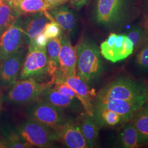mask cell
Wrapping results in <instances>:
<instances>
[{
	"label": "cell",
	"mask_w": 148,
	"mask_h": 148,
	"mask_svg": "<svg viewBox=\"0 0 148 148\" xmlns=\"http://www.w3.org/2000/svg\"><path fill=\"white\" fill-rule=\"evenodd\" d=\"M77 55L76 47L71 42L68 35L62 36L59 56V71L63 77L76 75Z\"/></svg>",
	"instance_id": "13"
},
{
	"label": "cell",
	"mask_w": 148,
	"mask_h": 148,
	"mask_svg": "<svg viewBox=\"0 0 148 148\" xmlns=\"http://www.w3.org/2000/svg\"><path fill=\"white\" fill-rule=\"evenodd\" d=\"M117 143L121 148H136L140 147L137 131L131 121L127 122L119 134Z\"/></svg>",
	"instance_id": "24"
},
{
	"label": "cell",
	"mask_w": 148,
	"mask_h": 148,
	"mask_svg": "<svg viewBox=\"0 0 148 148\" xmlns=\"http://www.w3.org/2000/svg\"><path fill=\"white\" fill-rule=\"evenodd\" d=\"M0 148H8L5 138L0 137Z\"/></svg>",
	"instance_id": "33"
},
{
	"label": "cell",
	"mask_w": 148,
	"mask_h": 148,
	"mask_svg": "<svg viewBox=\"0 0 148 148\" xmlns=\"http://www.w3.org/2000/svg\"><path fill=\"white\" fill-rule=\"evenodd\" d=\"M93 118L100 127H112L124 122L120 115L114 111L98 106L93 107Z\"/></svg>",
	"instance_id": "20"
},
{
	"label": "cell",
	"mask_w": 148,
	"mask_h": 148,
	"mask_svg": "<svg viewBox=\"0 0 148 148\" xmlns=\"http://www.w3.org/2000/svg\"><path fill=\"white\" fill-rule=\"evenodd\" d=\"M59 141L69 148H88L79 126L71 119L54 130Z\"/></svg>",
	"instance_id": "12"
},
{
	"label": "cell",
	"mask_w": 148,
	"mask_h": 148,
	"mask_svg": "<svg viewBox=\"0 0 148 148\" xmlns=\"http://www.w3.org/2000/svg\"><path fill=\"white\" fill-rule=\"evenodd\" d=\"M132 7L131 0H97L95 21L109 28L118 27L128 19Z\"/></svg>",
	"instance_id": "3"
},
{
	"label": "cell",
	"mask_w": 148,
	"mask_h": 148,
	"mask_svg": "<svg viewBox=\"0 0 148 148\" xmlns=\"http://www.w3.org/2000/svg\"><path fill=\"white\" fill-rule=\"evenodd\" d=\"M20 16L18 11L8 1L0 2V36Z\"/></svg>",
	"instance_id": "23"
},
{
	"label": "cell",
	"mask_w": 148,
	"mask_h": 148,
	"mask_svg": "<svg viewBox=\"0 0 148 148\" xmlns=\"http://www.w3.org/2000/svg\"><path fill=\"white\" fill-rule=\"evenodd\" d=\"M136 64L140 70L148 71V42L138 54Z\"/></svg>",
	"instance_id": "28"
},
{
	"label": "cell",
	"mask_w": 148,
	"mask_h": 148,
	"mask_svg": "<svg viewBox=\"0 0 148 148\" xmlns=\"http://www.w3.org/2000/svg\"><path fill=\"white\" fill-rule=\"evenodd\" d=\"M145 102V101H129L115 99L94 102L93 107H101L114 111L122 117L124 122H127L131 120L136 112Z\"/></svg>",
	"instance_id": "14"
},
{
	"label": "cell",
	"mask_w": 148,
	"mask_h": 148,
	"mask_svg": "<svg viewBox=\"0 0 148 148\" xmlns=\"http://www.w3.org/2000/svg\"><path fill=\"white\" fill-rule=\"evenodd\" d=\"M48 40H49L42 32L37 35L35 38L34 42L35 43L36 46L40 47L46 48Z\"/></svg>",
	"instance_id": "30"
},
{
	"label": "cell",
	"mask_w": 148,
	"mask_h": 148,
	"mask_svg": "<svg viewBox=\"0 0 148 148\" xmlns=\"http://www.w3.org/2000/svg\"><path fill=\"white\" fill-rule=\"evenodd\" d=\"M145 14L148 21V0H145Z\"/></svg>",
	"instance_id": "34"
},
{
	"label": "cell",
	"mask_w": 148,
	"mask_h": 148,
	"mask_svg": "<svg viewBox=\"0 0 148 148\" xmlns=\"http://www.w3.org/2000/svg\"><path fill=\"white\" fill-rule=\"evenodd\" d=\"M53 86V88L58 90L59 92L69 95L71 97L78 99V97L76 92L69 86L63 82L60 81H55V83Z\"/></svg>",
	"instance_id": "29"
},
{
	"label": "cell",
	"mask_w": 148,
	"mask_h": 148,
	"mask_svg": "<svg viewBox=\"0 0 148 148\" xmlns=\"http://www.w3.org/2000/svg\"><path fill=\"white\" fill-rule=\"evenodd\" d=\"M40 97H41L43 101H47L63 110H67L73 112H79L83 107L77 98L63 94L52 87L45 90Z\"/></svg>",
	"instance_id": "16"
},
{
	"label": "cell",
	"mask_w": 148,
	"mask_h": 148,
	"mask_svg": "<svg viewBox=\"0 0 148 148\" xmlns=\"http://www.w3.org/2000/svg\"><path fill=\"white\" fill-rule=\"evenodd\" d=\"M132 42L134 48L137 47L141 42L144 36V32L141 27L133 26L131 27L125 34Z\"/></svg>",
	"instance_id": "27"
},
{
	"label": "cell",
	"mask_w": 148,
	"mask_h": 148,
	"mask_svg": "<svg viewBox=\"0 0 148 148\" xmlns=\"http://www.w3.org/2000/svg\"><path fill=\"white\" fill-rule=\"evenodd\" d=\"M55 81H62L74 90L83 106L85 112L90 116H93V101L97 95L95 90L90 88V85L77 75L63 77L58 72L56 75Z\"/></svg>",
	"instance_id": "11"
},
{
	"label": "cell",
	"mask_w": 148,
	"mask_h": 148,
	"mask_svg": "<svg viewBox=\"0 0 148 148\" xmlns=\"http://www.w3.org/2000/svg\"><path fill=\"white\" fill-rule=\"evenodd\" d=\"M27 53L25 46L16 52L0 63V86L11 87L17 79Z\"/></svg>",
	"instance_id": "10"
},
{
	"label": "cell",
	"mask_w": 148,
	"mask_h": 148,
	"mask_svg": "<svg viewBox=\"0 0 148 148\" xmlns=\"http://www.w3.org/2000/svg\"><path fill=\"white\" fill-rule=\"evenodd\" d=\"M62 36L49 40L46 46L48 59V73L50 77L55 76L59 71V56Z\"/></svg>",
	"instance_id": "21"
},
{
	"label": "cell",
	"mask_w": 148,
	"mask_h": 148,
	"mask_svg": "<svg viewBox=\"0 0 148 148\" xmlns=\"http://www.w3.org/2000/svg\"><path fill=\"white\" fill-rule=\"evenodd\" d=\"M16 1H17V0H16ZM19 1H21V0H19Z\"/></svg>",
	"instance_id": "38"
},
{
	"label": "cell",
	"mask_w": 148,
	"mask_h": 148,
	"mask_svg": "<svg viewBox=\"0 0 148 148\" xmlns=\"http://www.w3.org/2000/svg\"><path fill=\"white\" fill-rule=\"evenodd\" d=\"M49 76L46 48L40 47L34 41L28 45L18 79H34L39 82Z\"/></svg>",
	"instance_id": "6"
},
{
	"label": "cell",
	"mask_w": 148,
	"mask_h": 148,
	"mask_svg": "<svg viewBox=\"0 0 148 148\" xmlns=\"http://www.w3.org/2000/svg\"><path fill=\"white\" fill-rule=\"evenodd\" d=\"M71 3L77 8H80L86 5L89 0H69Z\"/></svg>",
	"instance_id": "32"
},
{
	"label": "cell",
	"mask_w": 148,
	"mask_h": 148,
	"mask_svg": "<svg viewBox=\"0 0 148 148\" xmlns=\"http://www.w3.org/2000/svg\"><path fill=\"white\" fill-rule=\"evenodd\" d=\"M2 98L0 95V115H1V110H2Z\"/></svg>",
	"instance_id": "36"
},
{
	"label": "cell",
	"mask_w": 148,
	"mask_h": 148,
	"mask_svg": "<svg viewBox=\"0 0 148 148\" xmlns=\"http://www.w3.org/2000/svg\"><path fill=\"white\" fill-rule=\"evenodd\" d=\"M131 121L137 131L139 146L148 144V103L138 110Z\"/></svg>",
	"instance_id": "19"
},
{
	"label": "cell",
	"mask_w": 148,
	"mask_h": 148,
	"mask_svg": "<svg viewBox=\"0 0 148 148\" xmlns=\"http://www.w3.org/2000/svg\"><path fill=\"white\" fill-rule=\"evenodd\" d=\"M68 1L69 0H45L49 8V10L63 4Z\"/></svg>",
	"instance_id": "31"
},
{
	"label": "cell",
	"mask_w": 148,
	"mask_h": 148,
	"mask_svg": "<svg viewBox=\"0 0 148 148\" xmlns=\"http://www.w3.org/2000/svg\"><path fill=\"white\" fill-rule=\"evenodd\" d=\"M27 113L30 119L53 130L71 119L62 109L42 99L32 104L27 109Z\"/></svg>",
	"instance_id": "7"
},
{
	"label": "cell",
	"mask_w": 148,
	"mask_h": 148,
	"mask_svg": "<svg viewBox=\"0 0 148 148\" xmlns=\"http://www.w3.org/2000/svg\"><path fill=\"white\" fill-rule=\"evenodd\" d=\"M62 29L55 21H50L45 27L43 32L48 40L57 38L62 36Z\"/></svg>",
	"instance_id": "26"
},
{
	"label": "cell",
	"mask_w": 148,
	"mask_h": 148,
	"mask_svg": "<svg viewBox=\"0 0 148 148\" xmlns=\"http://www.w3.org/2000/svg\"><path fill=\"white\" fill-rule=\"evenodd\" d=\"M52 21L54 20L48 11L30 15L24 21L22 19V28L27 45L32 42L37 35L43 32L47 23Z\"/></svg>",
	"instance_id": "15"
},
{
	"label": "cell",
	"mask_w": 148,
	"mask_h": 148,
	"mask_svg": "<svg viewBox=\"0 0 148 148\" xmlns=\"http://www.w3.org/2000/svg\"><path fill=\"white\" fill-rule=\"evenodd\" d=\"M145 93V85L131 77L122 76L103 87L97 93L93 103L115 99L146 101Z\"/></svg>",
	"instance_id": "2"
},
{
	"label": "cell",
	"mask_w": 148,
	"mask_h": 148,
	"mask_svg": "<svg viewBox=\"0 0 148 148\" xmlns=\"http://www.w3.org/2000/svg\"><path fill=\"white\" fill-rule=\"evenodd\" d=\"M134 47L131 40L125 34L111 33L101 43V55L112 63L127 58L133 52Z\"/></svg>",
	"instance_id": "8"
},
{
	"label": "cell",
	"mask_w": 148,
	"mask_h": 148,
	"mask_svg": "<svg viewBox=\"0 0 148 148\" xmlns=\"http://www.w3.org/2000/svg\"><path fill=\"white\" fill-rule=\"evenodd\" d=\"M11 4L15 7L21 16H30L49 10L45 0H17Z\"/></svg>",
	"instance_id": "22"
},
{
	"label": "cell",
	"mask_w": 148,
	"mask_h": 148,
	"mask_svg": "<svg viewBox=\"0 0 148 148\" xmlns=\"http://www.w3.org/2000/svg\"><path fill=\"white\" fill-rule=\"evenodd\" d=\"M76 49V75L88 85L99 79L104 71L100 49L95 42L82 37L75 46Z\"/></svg>",
	"instance_id": "1"
},
{
	"label": "cell",
	"mask_w": 148,
	"mask_h": 148,
	"mask_svg": "<svg viewBox=\"0 0 148 148\" xmlns=\"http://www.w3.org/2000/svg\"><path fill=\"white\" fill-rule=\"evenodd\" d=\"M25 35L21 16L0 36V63L20 48L24 46Z\"/></svg>",
	"instance_id": "9"
},
{
	"label": "cell",
	"mask_w": 148,
	"mask_h": 148,
	"mask_svg": "<svg viewBox=\"0 0 148 148\" xmlns=\"http://www.w3.org/2000/svg\"><path fill=\"white\" fill-rule=\"evenodd\" d=\"M56 75L48 82H39L34 79H18L6 94L5 100L12 104H25L36 101L43 92L53 87Z\"/></svg>",
	"instance_id": "4"
},
{
	"label": "cell",
	"mask_w": 148,
	"mask_h": 148,
	"mask_svg": "<svg viewBox=\"0 0 148 148\" xmlns=\"http://www.w3.org/2000/svg\"><path fill=\"white\" fill-rule=\"evenodd\" d=\"M49 13L66 34L74 33L76 27V18L66 5L56 7L49 10Z\"/></svg>",
	"instance_id": "17"
},
{
	"label": "cell",
	"mask_w": 148,
	"mask_h": 148,
	"mask_svg": "<svg viewBox=\"0 0 148 148\" xmlns=\"http://www.w3.org/2000/svg\"><path fill=\"white\" fill-rule=\"evenodd\" d=\"M77 123L88 148H95L98 145L99 127L93 117L85 113L79 117Z\"/></svg>",
	"instance_id": "18"
},
{
	"label": "cell",
	"mask_w": 148,
	"mask_h": 148,
	"mask_svg": "<svg viewBox=\"0 0 148 148\" xmlns=\"http://www.w3.org/2000/svg\"><path fill=\"white\" fill-rule=\"evenodd\" d=\"M8 148H30L32 145L25 142L16 130L9 129L4 132Z\"/></svg>",
	"instance_id": "25"
},
{
	"label": "cell",
	"mask_w": 148,
	"mask_h": 148,
	"mask_svg": "<svg viewBox=\"0 0 148 148\" xmlns=\"http://www.w3.org/2000/svg\"><path fill=\"white\" fill-rule=\"evenodd\" d=\"M6 1H8L10 3H12V2H14V1H16V0H6Z\"/></svg>",
	"instance_id": "37"
},
{
	"label": "cell",
	"mask_w": 148,
	"mask_h": 148,
	"mask_svg": "<svg viewBox=\"0 0 148 148\" xmlns=\"http://www.w3.org/2000/svg\"><path fill=\"white\" fill-rule=\"evenodd\" d=\"M16 129L32 147L51 148L54 142L59 141L58 135L53 128L30 118L21 122Z\"/></svg>",
	"instance_id": "5"
},
{
	"label": "cell",
	"mask_w": 148,
	"mask_h": 148,
	"mask_svg": "<svg viewBox=\"0 0 148 148\" xmlns=\"http://www.w3.org/2000/svg\"><path fill=\"white\" fill-rule=\"evenodd\" d=\"M145 98H146V102H147V103H148V87H146Z\"/></svg>",
	"instance_id": "35"
}]
</instances>
